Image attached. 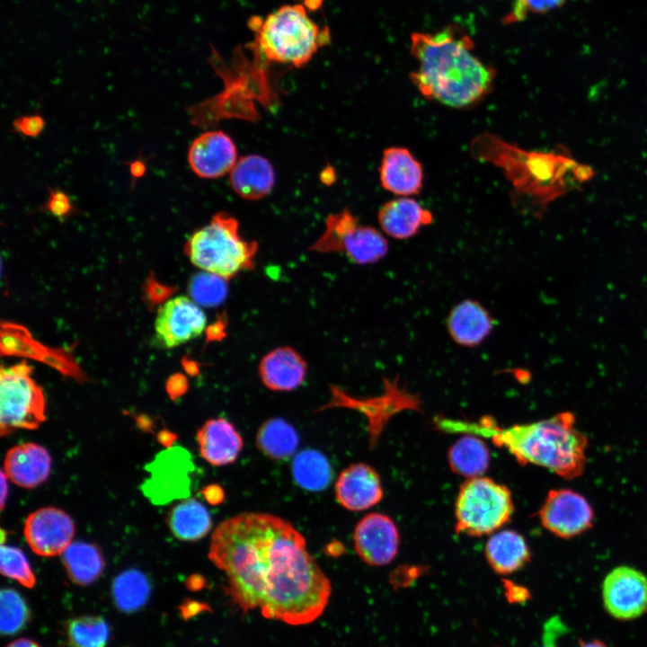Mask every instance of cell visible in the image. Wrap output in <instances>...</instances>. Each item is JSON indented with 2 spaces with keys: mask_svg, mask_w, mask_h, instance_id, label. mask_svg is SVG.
<instances>
[{
  "mask_svg": "<svg viewBox=\"0 0 647 647\" xmlns=\"http://www.w3.org/2000/svg\"><path fill=\"white\" fill-rule=\"evenodd\" d=\"M257 251L258 244L244 239L237 219L224 211L196 230L185 244L193 265L226 280L253 269Z\"/></svg>",
  "mask_w": 647,
  "mask_h": 647,
  "instance_id": "obj_5",
  "label": "cell"
},
{
  "mask_svg": "<svg viewBox=\"0 0 647 647\" xmlns=\"http://www.w3.org/2000/svg\"><path fill=\"white\" fill-rule=\"evenodd\" d=\"M577 647H607L605 643L595 639L589 642L580 641Z\"/></svg>",
  "mask_w": 647,
  "mask_h": 647,
  "instance_id": "obj_49",
  "label": "cell"
},
{
  "mask_svg": "<svg viewBox=\"0 0 647 647\" xmlns=\"http://www.w3.org/2000/svg\"><path fill=\"white\" fill-rule=\"evenodd\" d=\"M151 585L146 575L137 569H129L117 575L111 594L116 607L131 613L142 608L149 599Z\"/></svg>",
  "mask_w": 647,
  "mask_h": 647,
  "instance_id": "obj_31",
  "label": "cell"
},
{
  "mask_svg": "<svg viewBox=\"0 0 647 647\" xmlns=\"http://www.w3.org/2000/svg\"><path fill=\"white\" fill-rule=\"evenodd\" d=\"M30 618L29 607L23 598L13 589H3L0 596V629L5 635L21 631Z\"/></svg>",
  "mask_w": 647,
  "mask_h": 647,
  "instance_id": "obj_34",
  "label": "cell"
},
{
  "mask_svg": "<svg viewBox=\"0 0 647 647\" xmlns=\"http://www.w3.org/2000/svg\"><path fill=\"white\" fill-rule=\"evenodd\" d=\"M229 182L236 195L247 200H256L273 189L275 172L267 158L248 155L238 158L229 173Z\"/></svg>",
  "mask_w": 647,
  "mask_h": 647,
  "instance_id": "obj_24",
  "label": "cell"
},
{
  "mask_svg": "<svg viewBox=\"0 0 647 647\" xmlns=\"http://www.w3.org/2000/svg\"><path fill=\"white\" fill-rule=\"evenodd\" d=\"M331 400L321 410L344 407L363 413L368 421L371 445H375L383 427L394 413L403 409H418L419 400L400 389L397 383L387 382L385 393L373 398L350 396L339 387L331 389Z\"/></svg>",
  "mask_w": 647,
  "mask_h": 647,
  "instance_id": "obj_11",
  "label": "cell"
},
{
  "mask_svg": "<svg viewBox=\"0 0 647 647\" xmlns=\"http://www.w3.org/2000/svg\"><path fill=\"white\" fill-rule=\"evenodd\" d=\"M335 496L338 502L349 510L369 509L383 497L379 475L366 464L350 465L340 474L336 481Z\"/></svg>",
  "mask_w": 647,
  "mask_h": 647,
  "instance_id": "obj_18",
  "label": "cell"
},
{
  "mask_svg": "<svg viewBox=\"0 0 647 647\" xmlns=\"http://www.w3.org/2000/svg\"><path fill=\"white\" fill-rule=\"evenodd\" d=\"M472 39L459 28L411 35L410 49L417 67L410 77L427 99L456 109L470 108L487 96L495 71L474 51Z\"/></svg>",
  "mask_w": 647,
  "mask_h": 647,
  "instance_id": "obj_2",
  "label": "cell"
},
{
  "mask_svg": "<svg viewBox=\"0 0 647 647\" xmlns=\"http://www.w3.org/2000/svg\"><path fill=\"white\" fill-rule=\"evenodd\" d=\"M200 492L210 504H218L224 499V491L217 484L208 485Z\"/></svg>",
  "mask_w": 647,
  "mask_h": 647,
  "instance_id": "obj_42",
  "label": "cell"
},
{
  "mask_svg": "<svg viewBox=\"0 0 647 647\" xmlns=\"http://www.w3.org/2000/svg\"><path fill=\"white\" fill-rule=\"evenodd\" d=\"M62 562L71 581L82 586L95 581L104 569L101 550L87 542L70 544L62 553Z\"/></svg>",
  "mask_w": 647,
  "mask_h": 647,
  "instance_id": "obj_27",
  "label": "cell"
},
{
  "mask_svg": "<svg viewBox=\"0 0 647 647\" xmlns=\"http://www.w3.org/2000/svg\"><path fill=\"white\" fill-rule=\"evenodd\" d=\"M353 541L357 554L365 563L380 566L391 563L395 557L399 534L389 517L370 513L356 526Z\"/></svg>",
  "mask_w": 647,
  "mask_h": 647,
  "instance_id": "obj_17",
  "label": "cell"
},
{
  "mask_svg": "<svg viewBox=\"0 0 647 647\" xmlns=\"http://www.w3.org/2000/svg\"><path fill=\"white\" fill-rule=\"evenodd\" d=\"M310 250L341 253L357 264L375 263L388 252L385 236L376 228L363 225L349 209L330 215L322 235Z\"/></svg>",
  "mask_w": 647,
  "mask_h": 647,
  "instance_id": "obj_9",
  "label": "cell"
},
{
  "mask_svg": "<svg viewBox=\"0 0 647 647\" xmlns=\"http://www.w3.org/2000/svg\"><path fill=\"white\" fill-rule=\"evenodd\" d=\"M208 609V607L207 605L189 599L182 603V605L180 607L181 614L183 618L186 619L191 618L193 616L198 615L201 611Z\"/></svg>",
  "mask_w": 647,
  "mask_h": 647,
  "instance_id": "obj_41",
  "label": "cell"
},
{
  "mask_svg": "<svg viewBox=\"0 0 647 647\" xmlns=\"http://www.w3.org/2000/svg\"><path fill=\"white\" fill-rule=\"evenodd\" d=\"M431 212L409 197H401L385 203L377 219L382 230L390 237L407 239L432 222Z\"/></svg>",
  "mask_w": 647,
  "mask_h": 647,
  "instance_id": "obj_23",
  "label": "cell"
},
{
  "mask_svg": "<svg viewBox=\"0 0 647 647\" xmlns=\"http://www.w3.org/2000/svg\"><path fill=\"white\" fill-rule=\"evenodd\" d=\"M510 490L488 477L468 479L456 501V529L473 536L494 532L513 512Z\"/></svg>",
  "mask_w": 647,
  "mask_h": 647,
  "instance_id": "obj_7",
  "label": "cell"
},
{
  "mask_svg": "<svg viewBox=\"0 0 647 647\" xmlns=\"http://www.w3.org/2000/svg\"><path fill=\"white\" fill-rule=\"evenodd\" d=\"M295 482L303 489L318 492L328 487L332 471L327 458L319 451L305 449L292 462Z\"/></svg>",
  "mask_w": 647,
  "mask_h": 647,
  "instance_id": "obj_32",
  "label": "cell"
},
{
  "mask_svg": "<svg viewBox=\"0 0 647 647\" xmlns=\"http://www.w3.org/2000/svg\"><path fill=\"white\" fill-rule=\"evenodd\" d=\"M517 155L522 189L539 210L595 176L591 166L577 161L563 146L549 152L518 150Z\"/></svg>",
  "mask_w": 647,
  "mask_h": 647,
  "instance_id": "obj_6",
  "label": "cell"
},
{
  "mask_svg": "<svg viewBox=\"0 0 647 647\" xmlns=\"http://www.w3.org/2000/svg\"><path fill=\"white\" fill-rule=\"evenodd\" d=\"M602 598L614 618H638L647 612V577L633 567H616L604 579Z\"/></svg>",
  "mask_w": 647,
  "mask_h": 647,
  "instance_id": "obj_13",
  "label": "cell"
},
{
  "mask_svg": "<svg viewBox=\"0 0 647 647\" xmlns=\"http://www.w3.org/2000/svg\"><path fill=\"white\" fill-rule=\"evenodd\" d=\"M447 326L451 338L457 344L474 347L491 333L493 320L480 303L468 299L451 310Z\"/></svg>",
  "mask_w": 647,
  "mask_h": 647,
  "instance_id": "obj_25",
  "label": "cell"
},
{
  "mask_svg": "<svg viewBox=\"0 0 647 647\" xmlns=\"http://www.w3.org/2000/svg\"><path fill=\"white\" fill-rule=\"evenodd\" d=\"M0 570L6 577L17 581L27 588L35 584V576L23 552L12 545H1Z\"/></svg>",
  "mask_w": 647,
  "mask_h": 647,
  "instance_id": "obj_36",
  "label": "cell"
},
{
  "mask_svg": "<svg viewBox=\"0 0 647 647\" xmlns=\"http://www.w3.org/2000/svg\"><path fill=\"white\" fill-rule=\"evenodd\" d=\"M206 324V315L194 300L186 296L172 297L158 308L155 343L159 348H175L199 336Z\"/></svg>",
  "mask_w": 647,
  "mask_h": 647,
  "instance_id": "obj_12",
  "label": "cell"
},
{
  "mask_svg": "<svg viewBox=\"0 0 647 647\" xmlns=\"http://www.w3.org/2000/svg\"><path fill=\"white\" fill-rule=\"evenodd\" d=\"M226 280L217 275L206 271L193 276L189 284L191 299L198 305L205 306L218 305L226 295Z\"/></svg>",
  "mask_w": 647,
  "mask_h": 647,
  "instance_id": "obj_35",
  "label": "cell"
},
{
  "mask_svg": "<svg viewBox=\"0 0 647 647\" xmlns=\"http://www.w3.org/2000/svg\"><path fill=\"white\" fill-rule=\"evenodd\" d=\"M542 525L551 533L570 538L589 529L594 512L589 501L570 489L552 490L539 510Z\"/></svg>",
  "mask_w": 647,
  "mask_h": 647,
  "instance_id": "obj_14",
  "label": "cell"
},
{
  "mask_svg": "<svg viewBox=\"0 0 647 647\" xmlns=\"http://www.w3.org/2000/svg\"><path fill=\"white\" fill-rule=\"evenodd\" d=\"M306 7L286 4L265 18L252 17L249 23L254 40L251 47L266 63L300 67L330 43V30L316 23Z\"/></svg>",
  "mask_w": 647,
  "mask_h": 647,
  "instance_id": "obj_4",
  "label": "cell"
},
{
  "mask_svg": "<svg viewBox=\"0 0 647 647\" xmlns=\"http://www.w3.org/2000/svg\"><path fill=\"white\" fill-rule=\"evenodd\" d=\"M145 164L141 161H135L130 164V173L135 178L141 177L145 173Z\"/></svg>",
  "mask_w": 647,
  "mask_h": 647,
  "instance_id": "obj_46",
  "label": "cell"
},
{
  "mask_svg": "<svg viewBox=\"0 0 647 647\" xmlns=\"http://www.w3.org/2000/svg\"><path fill=\"white\" fill-rule=\"evenodd\" d=\"M75 525L62 510L46 507L31 512L24 524V536L31 550L41 556L62 554L71 544Z\"/></svg>",
  "mask_w": 647,
  "mask_h": 647,
  "instance_id": "obj_15",
  "label": "cell"
},
{
  "mask_svg": "<svg viewBox=\"0 0 647 647\" xmlns=\"http://www.w3.org/2000/svg\"><path fill=\"white\" fill-rule=\"evenodd\" d=\"M485 554L491 567L504 575L523 567L530 556L524 537L512 530L494 534L486 544Z\"/></svg>",
  "mask_w": 647,
  "mask_h": 647,
  "instance_id": "obj_26",
  "label": "cell"
},
{
  "mask_svg": "<svg viewBox=\"0 0 647 647\" xmlns=\"http://www.w3.org/2000/svg\"><path fill=\"white\" fill-rule=\"evenodd\" d=\"M7 647H40L32 640L22 638L11 643Z\"/></svg>",
  "mask_w": 647,
  "mask_h": 647,
  "instance_id": "obj_48",
  "label": "cell"
},
{
  "mask_svg": "<svg viewBox=\"0 0 647 647\" xmlns=\"http://www.w3.org/2000/svg\"><path fill=\"white\" fill-rule=\"evenodd\" d=\"M529 592L523 587L509 583L507 587V597L510 602H525L529 598Z\"/></svg>",
  "mask_w": 647,
  "mask_h": 647,
  "instance_id": "obj_43",
  "label": "cell"
},
{
  "mask_svg": "<svg viewBox=\"0 0 647 647\" xmlns=\"http://www.w3.org/2000/svg\"><path fill=\"white\" fill-rule=\"evenodd\" d=\"M564 0H514L510 12L503 19L506 23L522 21L529 13H544L559 7Z\"/></svg>",
  "mask_w": 647,
  "mask_h": 647,
  "instance_id": "obj_37",
  "label": "cell"
},
{
  "mask_svg": "<svg viewBox=\"0 0 647 647\" xmlns=\"http://www.w3.org/2000/svg\"><path fill=\"white\" fill-rule=\"evenodd\" d=\"M177 436L169 430H161L157 434V440L158 442L167 448H171L173 444V442L176 440Z\"/></svg>",
  "mask_w": 647,
  "mask_h": 647,
  "instance_id": "obj_44",
  "label": "cell"
},
{
  "mask_svg": "<svg viewBox=\"0 0 647 647\" xmlns=\"http://www.w3.org/2000/svg\"><path fill=\"white\" fill-rule=\"evenodd\" d=\"M435 424L448 433L472 434L505 448L522 465L532 464L572 479L586 465L588 439L575 426L571 412L510 427H501L491 418L469 421L438 417Z\"/></svg>",
  "mask_w": 647,
  "mask_h": 647,
  "instance_id": "obj_3",
  "label": "cell"
},
{
  "mask_svg": "<svg viewBox=\"0 0 647 647\" xmlns=\"http://www.w3.org/2000/svg\"><path fill=\"white\" fill-rule=\"evenodd\" d=\"M307 366L293 348L284 346L267 353L259 364V376L264 386L273 391H290L305 380Z\"/></svg>",
  "mask_w": 647,
  "mask_h": 647,
  "instance_id": "obj_21",
  "label": "cell"
},
{
  "mask_svg": "<svg viewBox=\"0 0 647 647\" xmlns=\"http://www.w3.org/2000/svg\"><path fill=\"white\" fill-rule=\"evenodd\" d=\"M448 462L452 470L469 479L479 477L487 470L489 450L480 437L465 434L450 448Z\"/></svg>",
  "mask_w": 647,
  "mask_h": 647,
  "instance_id": "obj_30",
  "label": "cell"
},
{
  "mask_svg": "<svg viewBox=\"0 0 647 647\" xmlns=\"http://www.w3.org/2000/svg\"><path fill=\"white\" fill-rule=\"evenodd\" d=\"M168 524L177 538L195 541L208 534L212 520L208 509L200 501L188 499L172 509L168 516Z\"/></svg>",
  "mask_w": 647,
  "mask_h": 647,
  "instance_id": "obj_28",
  "label": "cell"
},
{
  "mask_svg": "<svg viewBox=\"0 0 647 647\" xmlns=\"http://www.w3.org/2000/svg\"><path fill=\"white\" fill-rule=\"evenodd\" d=\"M258 448L272 460H286L291 457L299 445V436L288 422L281 418L265 421L256 436Z\"/></svg>",
  "mask_w": 647,
  "mask_h": 647,
  "instance_id": "obj_29",
  "label": "cell"
},
{
  "mask_svg": "<svg viewBox=\"0 0 647 647\" xmlns=\"http://www.w3.org/2000/svg\"><path fill=\"white\" fill-rule=\"evenodd\" d=\"M7 476L4 470L1 471V510H4L8 492Z\"/></svg>",
  "mask_w": 647,
  "mask_h": 647,
  "instance_id": "obj_45",
  "label": "cell"
},
{
  "mask_svg": "<svg viewBox=\"0 0 647 647\" xmlns=\"http://www.w3.org/2000/svg\"><path fill=\"white\" fill-rule=\"evenodd\" d=\"M149 476L141 485L144 495L156 505H164L190 493V456L179 447H171L156 455L146 465Z\"/></svg>",
  "mask_w": 647,
  "mask_h": 647,
  "instance_id": "obj_10",
  "label": "cell"
},
{
  "mask_svg": "<svg viewBox=\"0 0 647 647\" xmlns=\"http://www.w3.org/2000/svg\"><path fill=\"white\" fill-rule=\"evenodd\" d=\"M197 441L200 456L216 466L235 462L243 448L242 437L223 418L207 421L197 432Z\"/></svg>",
  "mask_w": 647,
  "mask_h": 647,
  "instance_id": "obj_22",
  "label": "cell"
},
{
  "mask_svg": "<svg viewBox=\"0 0 647 647\" xmlns=\"http://www.w3.org/2000/svg\"><path fill=\"white\" fill-rule=\"evenodd\" d=\"M187 157L191 171L203 179L229 174L238 160L235 142L222 130H208L197 137Z\"/></svg>",
  "mask_w": 647,
  "mask_h": 647,
  "instance_id": "obj_16",
  "label": "cell"
},
{
  "mask_svg": "<svg viewBox=\"0 0 647 647\" xmlns=\"http://www.w3.org/2000/svg\"><path fill=\"white\" fill-rule=\"evenodd\" d=\"M66 635L69 647H106L110 627L102 616H84L67 623Z\"/></svg>",
  "mask_w": 647,
  "mask_h": 647,
  "instance_id": "obj_33",
  "label": "cell"
},
{
  "mask_svg": "<svg viewBox=\"0 0 647 647\" xmlns=\"http://www.w3.org/2000/svg\"><path fill=\"white\" fill-rule=\"evenodd\" d=\"M381 185L386 191L409 197L422 188L423 172L419 161L404 148L393 146L383 153L379 166Z\"/></svg>",
  "mask_w": 647,
  "mask_h": 647,
  "instance_id": "obj_19",
  "label": "cell"
},
{
  "mask_svg": "<svg viewBox=\"0 0 647 647\" xmlns=\"http://www.w3.org/2000/svg\"><path fill=\"white\" fill-rule=\"evenodd\" d=\"M16 132L25 137H37L44 129L45 122L40 115H27L17 118L13 123Z\"/></svg>",
  "mask_w": 647,
  "mask_h": 647,
  "instance_id": "obj_39",
  "label": "cell"
},
{
  "mask_svg": "<svg viewBox=\"0 0 647 647\" xmlns=\"http://www.w3.org/2000/svg\"><path fill=\"white\" fill-rule=\"evenodd\" d=\"M563 625L560 619L551 618L544 627L543 644L541 647H557L556 640L560 633H563Z\"/></svg>",
  "mask_w": 647,
  "mask_h": 647,
  "instance_id": "obj_40",
  "label": "cell"
},
{
  "mask_svg": "<svg viewBox=\"0 0 647 647\" xmlns=\"http://www.w3.org/2000/svg\"><path fill=\"white\" fill-rule=\"evenodd\" d=\"M186 582H187V587L192 590H197V589L202 588L203 583H204L202 577H200L199 575L191 576L187 580Z\"/></svg>",
  "mask_w": 647,
  "mask_h": 647,
  "instance_id": "obj_47",
  "label": "cell"
},
{
  "mask_svg": "<svg viewBox=\"0 0 647 647\" xmlns=\"http://www.w3.org/2000/svg\"><path fill=\"white\" fill-rule=\"evenodd\" d=\"M3 470L17 485L34 488L48 479L51 470V457L46 448L38 444L17 445L6 453Z\"/></svg>",
  "mask_w": 647,
  "mask_h": 647,
  "instance_id": "obj_20",
  "label": "cell"
},
{
  "mask_svg": "<svg viewBox=\"0 0 647 647\" xmlns=\"http://www.w3.org/2000/svg\"><path fill=\"white\" fill-rule=\"evenodd\" d=\"M208 559L226 579V592L244 611L292 625L321 616L331 582L288 520L270 513L243 512L214 530Z\"/></svg>",
  "mask_w": 647,
  "mask_h": 647,
  "instance_id": "obj_1",
  "label": "cell"
},
{
  "mask_svg": "<svg viewBox=\"0 0 647 647\" xmlns=\"http://www.w3.org/2000/svg\"><path fill=\"white\" fill-rule=\"evenodd\" d=\"M44 208L51 215L59 218L70 215L74 210V207L68 196L59 190L49 191Z\"/></svg>",
  "mask_w": 647,
  "mask_h": 647,
  "instance_id": "obj_38",
  "label": "cell"
},
{
  "mask_svg": "<svg viewBox=\"0 0 647 647\" xmlns=\"http://www.w3.org/2000/svg\"><path fill=\"white\" fill-rule=\"evenodd\" d=\"M42 389L31 377L24 363L2 367L0 374V433L7 436L17 429L35 430L45 421Z\"/></svg>",
  "mask_w": 647,
  "mask_h": 647,
  "instance_id": "obj_8",
  "label": "cell"
}]
</instances>
